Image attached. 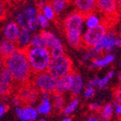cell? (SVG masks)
Here are the masks:
<instances>
[{
	"label": "cell",
	"mask_w": 121,
	"mask_h": 121,
	"mask_svg": "<svg viewBox=\"0 0 121 121\" xmlns=\"http://www.w3.org/2000/svg\"><path fill=\"white\" fill-rule=\"evenodd\" d=\"M0 64L10 73L15 88L30 82L31 80L33 72L24 50L16 49L11 55L0 60Z\"/></svg>",
	"instance_id": "obj_1"
},
{
	"label": "cell",
	"mask_w": 121,
	"mask_h": 121,
	"mask_svg": "<svg viewBox=\"0 0 121 121\" xmlns=\"http://www.w3.org/2000/svg\"><path fill=\"white\" fill-rule=\"evenodd\" d=\"M33 74L45 72L51 60L50 51L45 47L30 46L24 49Z\"/></svg>",
	"instance_id": "obj_2"
},
{
	"label": "cell",
	"mask_w": 121,
	"mask_h": 121,
	"mask_svg": "<svg viewBox=\"0 0 121 121\" xmlns=\"http://www.w3.org/2000/svg\"><path fill=\"white\" fill-rule=\"evenodd\" d=\"M96 10L104 14L102 23L107 29L115 25L120 13L118 10L115 0H95Z\"/></svg>",
	"instance_id": "obj_3"
},
{
	"label": "cell",
	"mask_w": 121,
	"mask_h": 121,
	"mask_svg": "<svg viewBox=\"0 0 121 121\" xmlns=\"http://www.w3.org/2000/svg\"><path fill=\"white\" fill-rule=\"evenodd\" d=\"M73 71L72 60L69 56L63 55L57 58L51 59L46 72L56 79L62 78Z\"/></svg>",
	"instance_id": "obj_4"
},
{
	"label": "cell",
	"mask_w": 121,
	"mask_h": 121,
	"mask_svg": "<svg viewBox=\"0 0 121 121\" xmlns=\"http://www.w3.org/2000/svg\"><path fill=\"white\" fill-rule=\"evenodd\" d=\"M30 81L32 85L40 93L51 94L55 92L57 80L45 71L33 74Z\"/></svg>",
	"instance_id": "obj_5"
},
{
	"label": "cell",
	"mask_w": 121,
	"mask_h": 121,
	"mask_svg": "<svg viewBox=\"0 0 121 121\" xmlns=\"http://www.w3.org/2000/svg\"><path fill=\"white\" fill-rule=\"evenodd\" d=\"M39 96L40 92L32 85L31 81L26 84L19 86L15 89V97L19 98L20 104L24 107L35 104Z\"/></svg>",
	"instance_id": "obj_6"
},
{
	"label": "cell",
	"mask_w": 121,
	"mask_h": 121,
	"mask_svg": "<svg viewBox=\"0 0 121 121\" xmlns=\"http://www.w3.org/2000/svg\"><path fill=\"white\" fill-rule=\"evenodd\" d=\"M107 27L102 22L93 28H88L82 37V46L87 49L94 47V45L104 37L107 32Z\"/></svg>",
	"instance_id": "obj_7"
},
{
	"label": "cell",
	"mask_w": 121,
	"mask_h": 121,
	"mask_svg": "<svg viewBox=\"0 0 121 121\" xmlns=\"http://www.w3.org/2000/svg\"><path fill=\"white\" fill-rule=\"evenodd\" d=\"M14 83L11 75L4 67L0 70V97L10 96L14 92Z\"/></svg>",
	"instance_id": "obj_8"
},
{
	"label": "cell",
	"mask_w": 121,
	"mask_h": 121,
	"mask_svg": "<svg viewBox=\"0 0 121 121\" xmlns=\"http://www.w3.org/2000/svg\"><path fill=\"white\" fill-rule=\"evenodd\" d=\"M83 16L78 11L72 12L67 17L64 19L63 27L65 31H70V30H82L83 22Z\"/></svg>",
	"instance_id": "obj_9"
},
{
	"label": "cell",
	"mask_w": 121,
	"mask_h": 121,
	"mask_svg": "<svg viewBox=\"0 0 121 121\" xmlns=\"http://www.w3.org/2000/svg\"><path fill=\"white\" fill-rule=\"evenodd\" d=\"M74 4L77 10L82 15L84 19L88 18L96 11L95 0H74Z\"/></svg>",
	"instance_id": "obj_10"
},
{
	"label": "cell",
	"mask_w": 121,
	"mask_h": 121,
	"mask_svg": "<svg viewBox=\"0 0 121 121\" xmlns=\"http://www.w3.org/2000/svg\"><path fill=\"white\" fill-rule=\"evenodd\" d=\"M19 32H20V27L18 25L17 23L16 22L9 23L5 26L4 31L5 40L13 42V43L17 44Z\"/></svg>",
	"instance_id": "obj_11"
},
{
	"label": "cell",
	"mask_w": 121,
	"mask_h": 121,
	"mask_svg": "<svg viewBox=\"0 0 121 121\" xmlns=\"http://www.w3.org/2000/svg\"><path fill=\"white\" fill-rule=\"evenodd\" d=\"M15 112L22 121H34L37 119L38 116L37 110L30 106H25L23 108L18 107Z\"/></svg>",
	"instance_id": "obj_12"
},
{
	"label": "cell",
	"mask_w": 121,
	"mask_h": 121,
	"mask_svg": "<svg viewBox=\"0 0 121 121\" xmlns=\"http://www.w3.org/2000/svg\"><path fill=\"white\" fill-rule=\"evenodd\" d=\"M72 83V72L67 75L64 76L62 78H59L56 81V93H64L70 90L71 86Z\"/></svg>",
	"instance_id": "obj_13"
},
{
	"label": "cell",
	"mask_w": 121,
	"mask_h": 121,
	"mask_svg": "<svg viewBox=\"0 0 121 121\" xmlns=\"http://www.w3.org/2000/svg\"><path fill=\"white\" fill-rule=\"evenodd\" d=\"M65 33L66 40L72 48L78 50L82 47V30H70Z\"/></svg>",
	"instance_id": "obj_14"
},
{
	"label": "cell",
	"mask_w": 121,
	"mask_h": 121,
	"mask_svg": "<svg viewBox=\"0 0 121 121\" xmlns=\"http://www.w3.org/2000/svg\"><path fill=\"white\" fill-rule=\"evenodd\" d=\"M16 49H18V46L15 43L7 40H2L0 42V60L11 55Z\"/></svg>",
	"instance_id": "obj_15"
},
{
	"label": "cell",
	"mask_w": 121,
	"mask_h": 121,
	"mask_svg": "<svg viewBox=\"0 0 121 121\" xmlns=\"http://www.w3.org/2000/svg\"><path fill=\"white\" fill-rule=\"evenodd\" d=\"M30 38H31V35H30V31L28 29L25 28H20V32H19V39L17 41V46L19 49H25L30 45Z\"/></svg>",
	"instance_id": "obj_16"
},
{
	"label": "cell",
	"mask_w": 121,
	"mask_h": 121,
	"mask_svg": "<svg viewBox=\"0 0 121 121\" xmlns=\"http://www.w3.org/2000/svg\"><path fill=\"white\" fill-rule=\"evenodd\" d=\"M40 32L44 39L45 47L47 48L48 50L51 49V48L56 46V45H58L61 44L60 40H59L56 36L54 35L52 33L49 32V31H45V30H41Z\"/></svg>",
	"instance_id": "obj_17"
},
{
	"label": "cell",
	"mask_w": 121,
	"mask_h": 121,
	"mask_svg": "<svg viewBox=\"0 0 121 121\" xmlns=\"http://www.w3.org/2000/svg\"><path fill=\"white\" fill-rule=\"evenodd\" d=\"M82 79L81 76L77 73L75 71H72V83L70 88L72 96L76 97L81 92L82 88Z\"/></svg>",
	"instance_id": "obj_18"
},
{
	"label": "cell",
	"mask_w": 121,
	"mask_h": 121,
	"mask_svg": "<svg viewBox=\"0 0 121 121\" xmlns=\"http://www.w3.org/2000/svg\"><path fill=\"white\" fill-rule=\"evenodd\" d=\"M47 4L51 7L55 15H60L66 9L69 3L66 0H47Z\"/></svg>",
	"instance_id": "obj_19"
},
{
	"label": "cell",
	"mask_w": 121,
	"mask_h": 121,
	"mask_svg": "<svg viewBox=\"0 0 121 121\" xmlns=\"http://www.w3.org/2000/svg\"><path fill=\"white\" fill-rule=\"evenodd\" d=\"M42 94H43L42 102L40 103V105L38 106V108L36 110H37L38 113L46 115V114L51 113V103H50L49 94L48 93H42Z\"/></svg>",
	"instance_id": "obj_20"
},
{
	"label": "cell",
	"mask_w": 121,
	"mask_h": 121,
	"mask_svg": "<svg viewBox=\"0 0 121 121\" xmlns=\"http://www.w3.org/2000/svg\"><path fill=\"white\" fill-rule=\"evenodd\" d=\"M51 94L53 96V106H54L56 111L57 113H61L63 111V108H64V95L62 93H58L56 92H54Z\"/></svg>",
	"instance_id": "obj_21"
},
{
	"label": "cell",
	"mask_w": 121,
	"mask_h": 121,
	"mask_svg": "<svg viewBox=\"0 0 121 121\" xmlns=\"http://www.w3.org/2000/svg\"><path fill=\"white\" fill-rule=\"evenodd\" d=\"M30 46H35V47H45V41H44V39L40 32L35 34L32 37L30 38Z\"/></svg>",
	"instance_id": "obj_22"
},
{
	"label": "cell",
	"mask_w": 121,
	"mask_h": 121,
	"mask_svg": "<svg viewBox=\"0 0 121 121\" xmlns=\"http://www.w3.org/2000/svg\"><path fill=\"white\" fill-rule=\"evenodd\" d=\"M49 51H50V53H51V59L57 58V57H60V56H61L65 55L64 47L62 46V44L56 45V46L52 47L51 49H50Z\"/></svg>",
	"instance_id": "obj_23"
},
{
	"label": "cell",
	"mask_w": 121,
	"mask_h": 121,
	"mask_svg": "<svg viewBox=\"0 0 121 121\" xmlns=\"http://www.w3.org/2000/svg\"><path fill=\"white\" fill-rule=\"evenodd\" d=\"M27 20H28V17H27L26 13H25V12L24 10L19 12L17 14V16H16V23L20 28H25L26 27Z\"/></svg>",
	"instance_id": "obj_24"
},
{
	"label": "cell",
	"mask_w": 121,
	"mask_h": 121,
	"mask_svg": "<svg viewBox=\"0 0 121 121\" xmlns=\"http://www.w3.org/2000/svg\"><path fill=\"white\" fill-rule=\"evenodd\" d=\"M38 12H41L44 14V16L47 19H51V20L55 19V13H54V11H53V9H51V7L47 3H46V4L43 7L41 11H38Z\"/></svg>",
	"instance_id": "obj_25"
},
{
	"label": "cell",
	"mask_w": 121,
	"mask_h": 121,
	"mask_svg": "<svg viewBox=\"0 0 121 121\" xmlns=\"http://www.w3.org/2000/svg\"><path fill=\"white\" fill-rule=\"evenodd\" d=\"M113 59H114V56L113 55H108L105 57L104 59H101V60H95L93 61V64L95 66H98V67H101V66H104L106 65H108V63H110L111 61H113Z\"/></svg>",
	"instance_id": "obj_26"
},
{
	"label": "cell",
	"mask_w": 121,
	"mask_h": 121,
	"mask_svg": "<svg viewBox=\"0 0 121 121\" xmlns=\"http://www.w3.org/2000/svg\"><path fill=\"white\" fill-rule=\"evenodd\" d=\"M112 106L110 104L106 105L104 108V110L101 113V120L102 121H108L112 116Z\"/></svg>",
	"instance_id": "obj_27"
},
{
	"label": "cell",
	"mask_w": 121,
	"mask_h": 121,
	"mask_svg": "<svg viewBox=\"0 0 121 121\" xmlns=\"http://www.w3.org/2000/svg\"><path fill=\"white\" fill-rule=\"evenodd\" d=\"M38 26H39V23H38L37 18L32 17V18L28 19L26 27L30 32H35V31L38 29Z\"/></svg>",
	"instance_id": "obj_28"
},
{
	"label": "cell",
	"mask_w": 121,
	"mask_h": 121,
	"mask_svg": "<svg viewBox=\"0 0 121 121\" xmlns=\"http://www.w3.org/2000/svg\"><path fill=\"white\" fill-rule=\"evenodd\" d=\"M78 98H74L73 100L71 102V104H69L65 109H63L62 112L65 113V114H69V113H71L72 112H73L74 110L76 109V108L78 107Z\"/></svg>",
	"instance_id": "obj_29"
},
{
	"label": "cell",
	"mask_w": 121,
	"mask_h": 121,
	"mask_svg": "<svg viewBox=\"0 0 121 121\" xmlns=\"http://www.w3.org/2000/svg\"><path fill=\"white\" fill-rule=\"evenodd\" d=\"M36 18H37L39 25H40L41 28L45 29L48 26V19L44 16V14L41 12H38L37 15H36Z\"/></svg>",
	"instance_id": "obj_30"
},
{
	"label": "cell",
	"mask_w": 121,
	"mask_h": 121,
	"mask_svg": "<svg viewBox=\"0 0 121 121\" xmlns=\"http://www.w3.org/2000/svg\"><path fill=\"white\" fill-rule=\"evenodd\" d=\"M99 23H100V21H99L98 18L93 14L87 18V25L88 28H93V27L97 26L98 25H99Z\"/></svg>",
	"instance_id": "obj_31"
},
{
	"label": "cell",
	"mask_w": 121,
	"mask_h": 121,
	"mask_svg": "<svg viewBox=\"0 0 121 121\" xmlns=\"http://www.w3.org/2000/svg\"><path fill=\"white\" fill-rule=\"evenodd\" d=\"M8 14L7 4H4L3 1L0 0V21L4 20L6 19Z\"/></svg>",
	"instance_id": "obj_32"
},
{
	"label": "cell",
	"mask_w": 121,
	"mask_h": 121,
	"mask_svg": "<svg viewBox=\"0 0 121 121\" xmlns=\"http://www.w3.org/2000/svg\"><path fill=\"white\" fill-rule=\"evenodd\" d=\"M24 11L26 13L28 19L32 18V17H36V15H37V13H38L37 9L32 7V6H28V7H26L25 9H24Z\"/></svg>",
	"instance_id": "obj_33"
},
{
	"label": "cell",
	"mask_w": 121,
	"mask_h": 121,
	"mask_svg": "<svg viewBox=\"0 0 121 121\" xmlns=\"http://www.w3.org/2000/svg\"><path fill=\"white\" fill-rule=\"evenodd\" d=\"M113 96L115 98V104L121 105V85L115 88Z\"/></svg>",
	"instance_id": "obj_34"
},
{
	"label": "cell",
	"mask_w": 121,
	"mask_h": 121,
	"mask_svg": "<svg viewBox=\"0 0 121 121\" xmlns=\"http://www.w3.org/2000/svg\"><path fill=\"white\" fill-rule=\"evenodd\" d=\"M113 72H110L108 74V75L106 76L105 78H104L103 79L99 80V81H98V87H104L106 83L108 82L109 81L110 79H111L112 77H113Z\"/></svg>",
	"instance_id": "obj_35"
},
{
	"label": "cell",
	"mask_w": 121,
	"mask_h": 121,
	"mask_svg": "<svg viewBox=\"0 0 121 121\" xmlns=\"http://www.w3.org/2000/svg\"><path fill=\"white\" fill-rule=\"evenodd\" d=\"M46 3H47V0H36L35 5L37 8V11H41V9L46 4Z\"/></svg>",
	"instance_id": "obj_36"
},
{
	"label": "cell",
	"mask_w": 121,
	"mask_h": 121,
	"mask_svg": "<svg viewBox=\"0 0 121 121\" xmlns=\"http://www.w3.org/2000/svg\"><path fill=\"white\" fill-rule=\"evenodd\" d=\"M93 93H94V89L92 87H88L87 88V90L85 91V93H84V96L86 98H90L91 96H93Z\"/></svg>",
	"instance_id": "obj_37"
},
{
	"label": "cell",
	"mask_w": 121,
	"mask_h": 121,
	"mask_svg": "<svg viewBox=\"0 0 121 121\" xmlns=\"http://www.w3.org/2000/svg\"><path fill=\"white\" fill-rule=\"evenodd\" d=\"M9 109V107L7 105H4V104H0V119L4 116V114L6 113V111Z\"/></svg>",
	"instance_id": "obj_38"
},
{
	"label": "cell",
	"mask_w": 121,
	"mask_h": 121,
	"mask_svg": "<svg viewBox=\"0 0 121 121\" xmlns=\"http://www.w3.org/2000/svg\"><path fill=\"white\" fill-rule=\"evenodd\" d=\"M89 108H90L91 110H93V111H99V110L102 108V107L97 104H91L90 105H89Z\"/></svg>",
	"instance_id": "obj_39"
},
{
	"label": "cell",
	"mask_w": 121,
	"mask_h": 121,
	"mask_svg": "<svg viewBox=\"0 0 121 121\" xmlns=\"http://www.w3.org/2000/svg\"><path fill=\"white\" fill-rule=\"evenodd\" d=\"M98 81H99V79H98V78H94V79H93L92 81H90V82L88 83V87H93V86H96L97 84H98Z\"/></svg>",
	"instance_id": "obj_40"
},
{
	"label": "cell",
	"mask_w": 121,
	"mask_h": 121,
	"mask_svg": "<svg viewBox=\"0 0 121 121\" xmlns=\"http://www.w3.org/2000/svg\"><path fill=\"white\" fill-rule=\"evenodd\" d=\"M13 104H14V105L18 106V107L20 105V101H19V99L17 98V97H14V98H13Z\"/></svg>",
	"instance_id": "obj_41"
},
{
	"label": "cell",
	"mask_w": 121,
	"mask_h": 121,
	"mask_svg": "<svg viewBox=\"0 0 121 121\" xmlns=\"http://www.w3.org/2000/svg\"><path fill=\"white\" fill-rule=\"evenodd\" d=\"M116 1V5H117L118 10L121 13V0H115Z\"/></svg>",
	"instance_id": "obj_42"
},
{
	"label": "cell",
	"mask_w": 121,
	"mask_h": 121,
	"mask_svg": "<svg viewBox=\"0 0 121 121\" xmlns=\"http://www.w3.org/2000/svg\"><path fill=\"white\" fill-rule=\"evenodd\" d=\"M115 112H116V113H117V114L120 115V114H121V105H119V104H117V105H116Z\"/></svg>",
	"instance_id": "obj_43"
},
{
	"label": "cell",
	"mask_w": 121,
	"mask_h": 121,
	"mask_svg": "<svg viewBox=\"0 0 121 121\" xmlns=\"http://www.w3.org/2000/svg\"><path fill=\"white\" fill-rule=\"evenodd\" d=\"M10 1L13 2V3H14V4H20V3L24 2L25 0H10Z\"/></svg>",
	"instance_id": "obj_44"
},
{
	"label": "cell",
	"mask_w": 121,
	"mask_h": 121,
	"mask_svg": "<svg viewBox=\"0 0 121 121\" xmlns=\"http://www.w3.org/2000/svg\"><path fill=\"white\" fill-rule=\"evenodd\" d=\"M87 121H99L98 119H96V118H91V119H89Z\"/></svg>",
	"instance_id": "obj_45"
},
{
	"label": "cell",
	"mask_w": 121,
	"mask_h": 121,
	"mask_svg": "<svg viewBox=\"0 0 121 121\" xmlns=\"http://www.w3.org/2000/svg\"><path fill=\"white\" fill-rule=\"evenodd\" d=\"M1 1H3V2H4V4H9L10 2H11L10 0H1Z\"/></svg>",
	"instance_id": "obj_46"
},
{
	"label": "cell",
	"mask_w": 121,
	"mask_h": 121,
	"mask_svg": "<svg viewBox=\"0 0 121 121\" xmlns=\"http://www.w3.org/2000/svg\"><path fill=\"white\" fill-rule=\"evenodd\" d=\"M62 121H72V119H69V118H67V119H63Z\"/></svg>",
	"instance_id": "obj_47"
},
{
	"label": "cell",
	"mask_w": 121,
	"mask_h": 121,
	"mask_svg": "<svg viewBox=\"0 0 121 121\" xmlns=\"http://www.w3.org/2000/svg\"><path fill=\"white\" fill-rule=\"evenodd\" d=\"M40 121H47V120H46V119H40Z\"/></svg>",
	"instance_id": "obj_48"
},
{
	"label": "cell",
	"mask_w": 121,
	"mask_h": 121,
	"mask_svg": "<svg viewBox=\"0 0 121 121\" xmlns=\"http://www.w3.org/2000/svg\"><path fill=\"white\" fill-rule=\"evenodd\" d=\"M66 1H67V2H68V3H70V2H71V1H72V0H66Z\"/></svg>",
	"instance_id": "obj_49"
}]
</instances>
